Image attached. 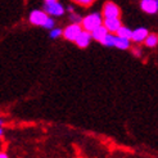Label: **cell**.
<instances>
[{
	"instance_id": "cell-2",
	"label": "cell",
	"mask_w": 158,
	"mask_h": 158,
	"mask_svg": "<svg viewBox=\"0 0 158 158\" xmlns=\"http://www.w3.org/2000/svg\"><path fill=\"white\" fill-rule=\"evenodd\" d=\"M44 12L48 15H52V17H60V15L64 14L66 10L59 2H52V3H45Z\"/></svg>"
},
{
	"instance_id": "cell-21",
	"label": "cell",
	"mask_w": 158,
	"mask_h": 158,
	"mask_svg": "<svg viewBox=\"0 0 158 158\" xmlns=\"http://www.w3.org/2000/svg\"><path fill=\"white\" fill-rule=\"evenodd\" d=\"M0 158H9V157H8V154H6V153L2 152V153H0Z\"/></svg>"
},
{
	"instance_id": "cell-10",
	"label": "cell",
	"mask_w": 158,
	"mask_h": 158,
	"mask_svg": "<svg viewBox=\"0 0 158 158\" xmlns=\"http://www.w3.org/2000/svg\"><path fill=\"white\" fill-rule=\"evenodd\" d=\"M130 45H131V40H129V39L120 37V36H114V39H113V46H116V48L121 49V50L129 49Z\"/></svg>"
},
{
	"instance_id": "cell-22",
	"label": "cell",
	"mask_w": 158,
	"mask_h": 158,
	"mask_svg": "<svg viewBox=\"0 0 158 158\" xmlns=\"http://www.w3.org/2000/svg\"><path fill=\"white\" fill-rule=\"evenodd\" d=\"M3 135H4V129H3V126H0V138Z\"/></svg>"
},
{
	"instance_id": "cell-7",
	"label": "cell",
	"mask_w": 158,
	"mask_h": 158,
	"mask_svg": "<svg viewBox=\"0 0 158 158\" xmlns=\"http://www.w3.org/2000/svg\"><path fill=\"white\" fill-rule=\"evenodd\" d=\"M149 31L145 27H138L135 30H132V34H131V41H135V43H143L145 40V37L148 36Z\"/></svg>"
},
{
	"instance_id": "cell-9",
	"label": "cell",
	"mask_w": 158,
	"mask_h": 158,
	"mask_svg": "<svg viewBox=\"0 0 158 158\" xmlns=\"http://www.w3.org/2000/svg\"><path fill=\"white\" fill-rule=\"evenodd\" d=\"M106 30L108 31V32H116V31L120 28L122 25H121V21L120 18H104V25Z\"/></svg>"
},
{
	"instance_id": "cell-3",
	"label": "cell",
	"mask_w": 158,
	"mask_h": 158,
	"mask_svg": "<svg viewBox=\"0 0 158 158\" xmlns=\"http://www.w3.org/2000/svg\"><path fill=\"white\" fill-rule=\"evenodd\" d=\"M82 31V27L80 25H76V23H72V25L67 26L64 30L62 31V35L63 37L66 39L68 41H75L76 37L80 35V32Z\"/></svg>"
},
{
	"instance_id": "cell-14",
	"label": "cell",
	"mask_w": 158,
	"mask_h": 158,
	"mask_svg": "<svg viewBox=\"0 0 158 158\" xmlns=\"http://www.w3.org/2000/svg\"><path fill=\"white\" fill-rule=\"evenodd\" d=\"M113 39H114V35H113V34L107 32L106 36L100 40V43L103 44L104 46H108V48H110V46H113Z\"/></svg>"
},
{
	"instance_id": "cell-5",
	"label": "cell",
	"mask_w": 158,
	"mask_h": 158,
	"mask_svg": "<svg viewBox=\"0 0 158 158\" xmlns=\"http://www.w3.org/2000/svg\"><path fill=\"white\" fill-rule=\"evenodd\" d=\"M48 17H49V15L46 14L44 10L36 9V10L31 12V14H30V22L32 23V25H35V26H43Z\"/></svg>"
},
{
	"instance_id": "cell-13",
	"label": "cell",
	"mask_w": 158,
	"mask_h": 158,
	"mask_svg": "<svg viewBox=\"0 0 158 158\" xmlns=\"http://www.w3.org/2000/svg\"><path fill=\"white\" fill-rule=\"evenodd\" d=\"M144 43H145V45L148 46V48H154V46L157 45V43H158V37H157L156 34H148Z\"/></svg>"
},
{
	"instance_id": "cell-6",
	"label": "cell",
	"mask_w": 158,
	"mask_h": 158,
	"mask_svg": "<svg viewBox=\"0 0 158 158\" xmlns=\"http://www.w3.org/2000/svg\"><path fill=\"white\" fill-rule=\"evenodd\" d=\"M141 10L148 14H156L158 10V0H141Z\"/></svg>"
},
{
	"instance_id": "cell-16",
	"label": "cell",
	"mask_w": 158,
	"mask_h": 158,
	"mask_svg": "<svg viewBox=\"0 0 158 158\" xmlns=\"http://www.w3.org/2000/svg\"><path fill=\"white\" fill-rule=\"evenodd\" d=\"M54 25H55V21L53 19V17H48L45 21V23L43 25V27L46 28V30H52V28H54Z\"/></svg>"
},
{
	"instance_id": "cell-17",
	"label": "cell",
	"mask_w": 158,
	"mask_h": 158,
	"mask_svg": "<svg viewBox=\"0 0 158 158\" xmlns=\"http://www.w3.org/2000/svg\"><path fill=\"white\" fill-rule=\"evenodd\" d=\"M62 31H63V30H60V28H52V30H50V37H52V39H58V37H60V36H62Z\"/></svg>"
},
{
	"instance_id": "cell-8",
	"label": "cell",
	"mask_w": 158,
	"mask_h": 158,
	"mask_svg": "<svg viewBox=\"0 0 158 158\" xmlns=\"http://www.w3.org/2000/svg\"><path fill=\"white\" fill-rule=\"evenodd\" d=\"M90 41H91V35H90V32H88V31H81L80 32V35H78L77 37H76V40H75V43L77 44V46L78 48H88L89 46V44H90Z\"/></svg>"
},
{
	"instance_id": "cell-18",
	"label": "cell",
	"mask_w": 158,
	"mask_h": 158,
	"mask_svg": "<svg viewBox=\"0 0 158 158\" xmlns=\"http://www.w3.org/2000/svg\"><path fill=\"white\" fill-rule=\"evenodd\" d=\"M73 2L82 5V6H89V5H91L94 3V0H73Z\"/></svg>"
},
{
	"instance_id": "cell-12",
	"label": "cell",
	"mask_w": 158,
	"mask_h": 158,
	"mask_svg": "<svg viewBox=\"0 0 158 158\" xmlns=\"http://www.w3.org/2000/svg\"><path fill=\"white\" fill-rule=\"evenodd\" d=\"M116 34H117V36L129 39V40H130V39H131V34H132V30L129 28V27H126V26H121L120 28L116 31Z\"/></svg>"
},
{
	"instance_id": "cell-11",
	"label": "cell",
	"mask_w": 158,
	"mask_h": 158,
	"mask_svg": "<svg viewBox=\"0 0 158 158\" xmlns=\"http://www.w3.org/2000/svg\"><path fill=\"white\" fill-rule=\"evenodd\" d=\"M107 32H108V31L106 30V27L102 25V26H99V27H97V28H94L91 32H90V35H91V39H94L95 41H99V43H100V40L106 36Z\"/></svg>"
},
{
	"instance_id": "cell-15",
	"label": "cell",
	"mask_w": 158,
	"mask_h": 158,
	"mask_svg": "<svg viewBox=\"0 0 158 158\" xmlns=\"http://www.w3.org/2000/svg\"><path fill=\"white\" fill-rule=\"evenodd\" d=\"M69 21H72V23H76V25H81L82 17L73 12V13H71V14H69Z\"/></svg>"
},
{
	"instance_id": "cell-4",
	"label": "cell",
	"mask_w": 158,
	"mask_h": 158,
	"mask_svg": "<svg viewBox=\"0 0 158 158\" xmlns=\"http://www.w3.org/2000/svg\"><path fill=\"white\" fill-rule=\"evenodd\" d=\"M103 15H104V18H120L121 10L114 3L108 2L103 6Z\"/></svg>"
},
{
	"instance_id": "cell-24",
	"label": "cell",
	"mask_w": 158,
	"mask_h": 158,
	"mask_svg": "<svg viewBox=\"0 0 158 158\" xmlns=\"http://www.w3.org/2000/svg\"><path fill=\"white\" fill-rule=\"evenodd\" d=\"M45 3H52V2H57V0H44Z\"/></svg>"
},
{
	"instance_id": "cell-1",
	"label": "cell",
	"mask_w": 158,
	"mask_h": 158,
	"mask_svg": "<svg viewBox=\"0 0 158 158\" xmlns=\"http://www.w3.org/2000/svg\"><path fill=\"white\" fill-rule=\"evenodd\" d=\"M82 30L88 31V32H91L94 28H97L99 26L103 25V17H102L100 13H90L86 17L82 18Z\"/></svg>"
},
{
	"instance_id": "cell-20",
	"label": "cell",
	"mask_w": 158,
	"mask_h": 158,
	"mask_svg": "<svg viewBox=\"0 0 158 158\" xmlns=\"http://www.w3.org/2000/svg\"><path fill=\"white\" fill-rule=\"evenodd\" d=\"M134 54L136 55V57H140L141 53H140V49H134Z\"/></svg>"
},
{
	"instance_id": "cell-23",
	"label": "cell",
	"mask_w": 158,
	"mask_h": 158,
	"mask_svg": "<svg viewBox=\"0 0 158 158\" xmlns=\"http://www.w3.org/2000/svg\"><path fill=\"white\" fill-rule=\"evenodd\" d=\"M3 125H4V120H3L2 117H0V126H3Z\"/></svg>"
},
{
	"instance_id": "cell-19",
	"label": "cell",
	"mask_w": 158,
	"mask_h": 158,
	"mask_svg": "<svg viewBox=\"0 0 158 158\" xmlns=\"http://www.w3.org/2000/svg\"><path fill=\"white\" fill-rule=\"evenodd\" d=\"M67 10H68L69 13H73V12H75V8H73V5H72V4H69V5L67 6Z\"/></svg>"
}]
</instances>
